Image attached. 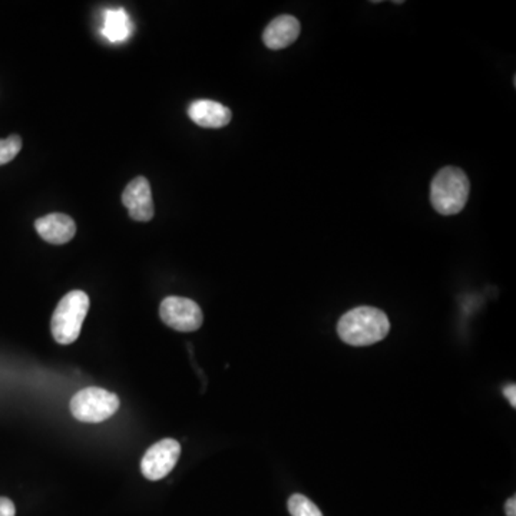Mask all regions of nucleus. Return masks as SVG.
<instances>
[{
    "instance_id": "nucleus-1",
    "label": "nucleus",
    "mask_w": 516,
    "mask_h": 516,
    "mask_svg": "<svg viewBox=\"0 0 516 516\" xmlns=\"http://www.w3.org/2000/svg\"><path fill=\"white\" fill-rule=\"evenodd\" d=\"M390 322L382 310L360 305L342 315L337 335L343 342L356 347L375 345L389 335Z\"/></svg>"
},
{
    "instance_id": "nucleus-2",
    "label": "nucleus",
    "mask_w": 516,
    "mask_h": 516,
    "mask_svg": "<svg viewBox=\"0 0 516 516\" xmlns=\"http://www.w3.org/2000/svg\"><path fill=\"white\" fill-rule=\"evenodd\" d=\"M470 190V180L460 168L445 167L430 184V201L439 214H459L468 202Z\"/></svg>"
},
{
    "instance_id": "nucleus-3",
    "label": "nucleus",
    "mask_w": 516,
    "mask_h": 516,
    "mask_svg": "<svg viewBox=\"0 0 516 516\" xmlns=\"http://www.w3.org/2000/svg\"><path fill=\"white\" fill-rule=\"evenodd\" d=\"M89 310V297L81 290L67 293L52 315L51 330L59 345H71L81 335Z\"/></svg>"
},
{
    "instance_id": "nucleus-4",
    "label": "nucleus",
    "mask_w": 516,
    "mask_h": 516,
    "mask_svg": "<svg viewBox=\"0 0 516 516\" xmlns=\"http://www.w3.org/2000/svg\"><path fill=\"white\" fill-rule=\"evenodd\" d=\"M118 409L119 397L101 387H87L71 400L72 415L79 422L101 423L112 418Z\"/></svg>"
},
{
    "instance_id": "nucleus-5",
    "label": "nucleus",
    "mask_w": 516,
    "mask_h": 516,
    "mask_svg": "<svg viewBox=\"0 0 516 516\" xmlns=\"http://www.w3.org/2000/svg\"><path fill=\"white\" fill-rule=\"evenodd\" d=\"M160 315L168 327L177 332H195L204 322V315L197 303L177 295L167 297L161 303Z\"/></svg>"
},
{
    "instance_id": "nucleus-6",
    "label": "nucleus",
    "mask_w": 516,
    "mask_h": 516,
    "mask_svg": "<svg viewBox=\"0 0 516 516\" xmlns=\"http://www.w3.org/2000/svg\"><path fill=\"white\" fill-rule=\"evenodd\" d=\"M181 455V445L174 439L155 443L141 460L142 475L150 480H160L174 470Z\"/></svg>"
},
{
    "instance_id": "nucleus-7",
    "label": "nucleus",
    "mask_w": 516,
    "mask_h": 516,
    "mask_svg": "<svg viewBox=\"0 0 516 516\" xmlns=\"http://www.w3.org/2000/svg\"><path fill=\"white\" fill-rule=\"evenodd\" d=\"M122 204L127 207L128 214L139 222H151L154 218L151 185L145 177H137L125 187Z\"/></svg>"
},
{
    "instance_id": "nucleus-8",
    "label": "nucleus",
    "mask_w": 516,
    "mask_h": 516,
    "mask_svg": "<svg viewBox=\"0 0 516 516\" xmlns=\"http://www.w3.org/2000/svg\"><path fill=\"white\" fill-rule=\"evenodd\" d=\"M37 234L49 244L62 245L71 242L77 234V224L69 215L55 212L35 222Z\"/></svg>"
},
{
    "instance_id": "nucleus-9",
    "label": "nucleus",
    "mask_w": 516,
    "mask_h": 516,
    "mask_svg": "<svg viewBox=\"0 0 516 516\" xmlns=\"http://www.w3.org/2000/svg\"><path fill=\"white\" fill-rule=\"evenodd\" d=\"M302 31V25L290 15H282L270 22L263 34V41L265 46L272 51H282L290 45L294 44Z\"/></svg>"
},
{
    "instance_id": "nucleus-10",
    "label": "nucleus",
    "mask_w": 516,
    "mask_h": 516,
    "mask_svg": "<svg viewBox=\"0 0 516 516\" xmlns=\"http://www.w3.org/2000/svg\"><path fill=\"white\" fill-rule=\"evenodd\" d=\"M188 117L202 128H222L230 124L232 114L227 107L210 99H198L188 108Z\"/></svg>"
},
{
    "instance_id": "nucleus-11",
    "label": "nucleus",
    "mask_w": 516,
    "mask_h": 516,
    "mask_svg": "<svg viewBox=\"0 0 516 516\" xmlns=\"http://www.w3.org/2000/svg\"><path fill=\"white\" fill-rule=\"evenodd\" d=\"M102 34L111 42H124L131 36L132 22L125 9L118 7L105 11Z\"/></svg>"
},
{
    "instance_id": "nucleus-12",
    "label": "nucleus",
    "mask_w": 516,
    "mask_h": 516,
    "mask_svg": "<svg viewBox=\"0 0 516 516\" xmlns=\"http://www.w3.org/2000/svg\"><path fill=\"white\" fill-rule=\"evenodd\" d=\"M289 512L292 516H323L322 511L304 495L290 496Z\"/></svg>"
},
{
    "instance_id": "nucleus-13",
    "label": "nucleus",
    "mask_w": 516,
    "mask_h": 516,
    "mask_svg": "<svg viewBox=\"0 0 516 516\" xmlns=\"http://www.w3.org/2000/svg\"><path fill=\"white\" fill-rule=\"evenodd\" d=\"M22 150V138L19 135H11L6 139H0V165L14 161Z\"/></svg>"
},
{
    "instance_id": "nucleus-14",
    "label": "nucleus",
    "mask_w": 516,
    "mask_h": 516,
    "mask_svg": "<svg viewBox=\"0 0 516 516\" xmlns=\"http://www.w3.org/2000/svg\"><path fill=\"white\" fill-rule=\"evenodd\" d=\"M0 516H16V508L11 500L0 498Z\"/></svg>"
},
{
    "instance_id": "nucleus-15",
    "label": "nucleus",
    "mask_w": 516,
    "mask_h": 516,
    "mask_svg": "<svg viewBox=\"0 0 516 516\" xmlns=\"http://www.w3.org/2000/svg\"><path fill=\"white\" fill-rule=\"evenodd\" d=\"M503 395H505V397L508 399V402L511 403V406H512V408H516V386H506L505 389H503Z\"/></svg>"
},
{
    "instance_id": "nucleus-16",
    "label": "nucleus",
    "mask_w": 516,
    "mask_h": 516,
    "mask_svg": "<svg viewBox=\"0 0 516 516\" xmlns=\"http://www.w3.org/2000/svg\"><path fill=\"white\" fill-rule=\"evenodd\" d=\"M506 516H516V498L512 496L505 503Z\"/></svg>"
}]
</instances>
